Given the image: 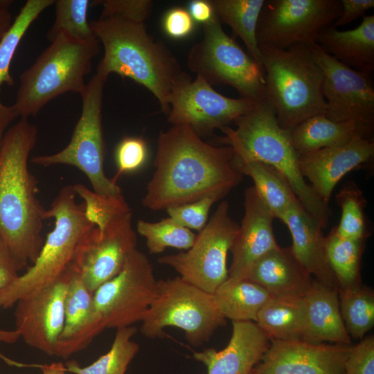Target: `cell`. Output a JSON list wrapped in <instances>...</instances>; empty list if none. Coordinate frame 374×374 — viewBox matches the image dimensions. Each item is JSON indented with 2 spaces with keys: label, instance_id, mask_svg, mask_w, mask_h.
<instances>
[{
  "label": "cell",
  "instance_id": "obj_1",
  "mask_svg": "<svg viewBox=\"0 0 374 374\" xmlns=\"http://www.w3.org/2000/svg\"><path fill=\"white\" fill-rule=\"evenodd\" d=\"M154 166L142 200L143 206L151 211L207 197L217 202L240 184L244 176L231 146L211 145L184 125L160 132Z\"/></svg>",
  "mask_w": 374,
  "mask_h": 374
},
{
  "label": "cell",
  "instance_id": "obj_2",
  "mask_svg": "<svg viewBox=\"0 0 374 374\" xmlns=\"http://www.w3.org/2000/svg\"><path fill=\"white\" fill-rule=\"evenodd\" d=\"M37 138L36 125L21 118L5 132L0 152V237L21 269L35 262L44 243L46 209L28 166Z\"/></svg>",
  "mask_w": 374,
  "mask_h": 374
},
{
  "label": "cell",
  "instance_id": "obj_3",
  "mask_svg": "<svg viewBox=\"0 0 374 374\" xmlns=\"http://www.w3.org/2000/svg\"><path fill=\"white\" fill-rule=\"evenodd\" d=\"M90 26L104 48L96 71L107 77L115 73L145 87L167 115L173 88L188 74L166 45L149 34L145 23L100 17Z\"/></svg>",
  "mask_w": 374,
  "mask_h": 374
},
{
  "label": "cell",
  "instance_id": "obj_4",
  "mask_svg": "<svg viewBox=\"0 0 374 374\" xmlns=\"http://www.w3.org/2000/svg\"><path fill=\"white\" fill-rule=\"evenodd\" d=\"M234 123L235 129L229 126L221 129L224 136L218 143L231 146L238 159L261 161L277 170L286 179L304 209L323 229L326 228L332 211L303 177L290 130L280 126L275 110L266 97Z\"/></svg>",
  "mask_w": 374,
  "mask_h": 374
},
{
  "label": "cell",
  "instance_id": "obj_5",
  "mask_svg": "<svg viewBox=\"0 0 374 374\" xmlns=\"http://www.w3.org/2000/svg\"><path fill=\"white\" fill-rule=\"evenodd\" d=\"M265 78V97L278 124L291 130L309 118L325 114L323 72L310 46L287 49L259 46Z\"/></svg>",
  "mask_w": 374,
  "mask_h": 374
},
{
  "label": "cell",
  "instance_id": "obj_6",
  "mask_svg": "<svg viewBox=\"0 0 374 374\" xmlns=\"http://www.w3.org/2000/svg\"><path fill=\"white\" fill-rule=\"evenodd\" d=\"M100 43L96 37L77 40L60 33L35 62L19 76V87L12 105L17 117L35 116L51 100L68 92L80 95L86 87L84 77Z\"/></svg>",
  "mask_w": 374,
  "mask_h": 374
},
{
  "label": "cell",
  "instance_id": "obj_7",
  "mask_svg": "<svg viewBox=\"0 0 374 374\" xmlns=\"http://www.w3.org/2000/svg\"><path fill=\"white\" fill-rule=\"evenodd\" d=\"M76 196L73 185H68L53 200L45 219H54V228L35 262L0 289V310L11 308L21 299L53 283L71 264L80 242L95 226L87 219L84 203L78 204Z\"/></svg>",
  "mask_w": 374,
  "mask_h": 374
},
{
  "label": "cell",
  "instance_id": "obj_8",
  "mask_svg": "<svg viewBox=\"0 0 374 374\" xmlns=\"http://www.w3.org/2000/svg\"><path fill=\"white\" fill-rule=\"evenodd\" d=\"M107 76L100 71L92 76L80 94V116L69 144L60 152L39 155L31 161L41 166L57 164L77 168L88 178L93 191L103 197L122 195L121 188L104 171L105 146L102 125L103 89Z\"/></svg>",
  "mask_w": 374,
  "mask_h": 374
},
{
  "label": "cell",
  "instance_id": "obj_9",
  "mask_svg": "<svg viewBox=\"0 0 374 374\" xmlns=\"http://www.w3.org/2000/svg\"><path fill=\"white\" fill-rule=\"evenodd\" d=\"M225 319L213 294L179 276L157 281V296L141 321V332L156 338L163 334L164 328L176 327L184 331L190 344L199 346L224 326Z\"/></svg>",
  "mask_w": 374,
  "mask_h": 374
},
{
  "label": "cell",
  "instance_id": "obj_10",
  "mask_svg": "<svg viewBox=\"0 0 374 374\" xmlns=\"http://www.w3.org/2000/svg\"><path fill=\"white\" fill-rule=\"evenodd\" d=\"M187 65L211 86H230L254 102L265 97L263 68L224 32L215 14L203 24L202 38L190 48Z\"/></svg>",
  "mask_w": 374,
  "mask_h": 374
},
{
  "label": "cell",
  "instance_id": "obj_11",
  "mask_svg": "<svg viewBox=\"0 0 374 374\" xmlns=\"http://www.w3.org/2000/svg\"><path fill=\"white\" fill-rule=\"evenodd\" d=\"M238 227L229 214V203L223 201L186 251L163 256L158 262L171 267L190 284L213 294L229 277L226 258Z\"/></svg>",
  "mask_w": 374,
  "mask_h": 374
},
{
  "label": "cell",
  "instance_id": "obj_12",
  "mask_svg": "<svg viewBox=\"0 0 374 374\" xmlns=\"http://www.w3.org/2000/svg\"><path fill=\"white\" fill-rule=\"evenodd\" d=\"M340 13V0L265 1L256 28L258 46L278 49L312 46Z\"/></svg>",
  "mask_w": 374,
  "mask_h": 374
},
{
  "label": "cell",
  "instance_id": "obj_13",
  "mask_svg": "<svg viewBox=\"0 0 374 374\" xmlns=\"http://www.w3.org/2000/svg\"><path fill=\"white\" fill-rule=\"evenodd\" d=\"M157 292L152 265L134 249L122 270L93 293L95 309L105 328H122L141 321Z\"/></svg>",
  "mask_w": 374,
  "mask_h": 374
},
{
  "label": "cell",
  "instance_id": "obj_14",
  "mask_svg": "<svg viewBox=\"0 0 374 374\" xmlns=\"http://www.w3.org/2000/svg\"><path fill=\"white\" fill-rule=\"evenodd\" d=\"M323 72L325 116L335 122H353L361 136L373 139L374 87L371 73L354 69L324 52L317 44L310 46Z\"/></svg>",
  "mask_w": 374,
  "mask_h": 374
},
{
  "label": "cell",
  "instance_id": "obj_15",
  "mask_svg": "<svg viewBox=\"0 0 374 374\" xmlns=\"http://www.w3.org/2000/svg\"><path fill=\"white\" fill-rule=\"evenodd\" d=\"M136 244L130 210L91 229L80 242L72 265L93 294L122 270Z\"/></svg>",
  "mask_w": 374,
  "mask_h": 374
},
{
  "label": "cell",
  "instance_id": "obj_16",
  "mask_svg": "<svg viewBox=\"0 0 374 374\" xmlns=\"http://www.w3.org/2000/svg\"><path fill=\"white\" fill-rule=\"evenodd\" d=\"M256 102L231 98L216 91L201 76L188 75L173 88L167 120L172 125L189 126L201 138L215 129L229 126Z\"/></svg>",
  "mask_w": 374,
  "mask_h": 374
},
{
  "label": "cell",
  "instance_id": "obj_17",
  "mask_svg": "<svg viewBox=\"0 0 374 374\" xmlns=\"http://www.w3.org/2000/svg\"><path fill=\"white\" fill-rule=\"evenodd\" d=\"M72 271L71 264L53 283L16 303L15 330L26 344L49 356H55L64 328L65 296Z\"/></svg>",
  "mask_w": 374,
  "mask_h": 374
},
{
  "label": "cell",
  "instance_id": "obj_18",
  "mask_svg": "<svg viewBox=\"0 0 374 374\" xmlns=\"http://www.w3.org/2000/svg\"><path fill=\"white\" fill-rule=\"evenodd\" d=\"M351 345L271 340L256 374H344Z\"/></svg>",
  "mask_w": 374,
  "mask_h": 374
},
{
  "label": "cell",
  "instance_id": "obj_19",
  "mask_svg": "<svg viewBox=\"0 0 374 374\" xmlns=\"http://www.w3.org/2000/svg\"><path fill=\"white\" fill-rule=\"evenodd\" d=\"M373 139L355 136L344 145L299 156V168L315 194L328 204L337 183L348 172L371 163Z\"/></svg>",
  "mask_w": 374,
  "mask_h": 374
},
{
  "label": "cell",
  "instance_id": "obj_20",
  "mask_svg": "<svg viewBox=\"0 0 374 374\" xmlns=\"http://www.w3.org/2000/svg\"><path fill=\"white\" fill-rule=\"evenodd\" d=\"M243 206L244 215L230 249L231 278H244L257 260L279 246L273 229L275 217L253 186L244 190Z\"/></svg>",
  "mask_w": 374,
  "mask_h": 374
},
{
  "label": "cell",
  "instance_id": "obj_21",
  "mask_svg": "<svg viewBox=\"0 0 374 374\" xmlns=\"http://www.w3.org/2000/svg\"><path fill=\"white\" fill-rule=\"evenodd\" d=\"M72 267L64 301V326L55 352V356L64 359L87 347L105 329L95 309L93 294Z\"/></svg>",
  "mask_w": 374,
  "mask_h": 374
},
{
  "label": "cell",
  "instance_id": "obj_22",
  "mask_svg": "<svg viewBox=\"0 0 374 374\" xmlns=\"http://www.w3.org/2000/svg\"><path fill=\"white\" fill-rule=\"evenodd\" d=\"M228 345L221 350L208 348L194 353L207 374H249L269 346V339L254 321H232Z\"/></svg>",
  "mask_w": 374,
  "mask_h": 374
},
{
  "label": "cell",
  "instance_id": "obj_23",
  "mask_svg": "<svg viewBox=\"0 0 374 374\" xmlns=\"http://www.w3.org/2000/svg\"><path fill=\"white\" fill-rule=\"evenodd\" d=\"M280 220L290 232V247L297 260L312 276H315V280L337 290V283L327 258L326 236L321 225L299 202L292 206Z\"/></svg>",
  "mask_w": 374,
  "mask_h": 374
},
{
  "label": "cell",
  "instance_id": "obj_24",
  "mask_svg": "<svg viewBox=\"0 0 374 374\" xmlns=\"http://www.w3.org/2000/svg\"><path fill=\"white\" fill-rule=\"evenodd\" d=\"M244 278L261 286L271 295L296 297L305 296L313 281L291 247L280 246L257 260Z\"/></svg>",
  "mask_w": 374,
  "mask_h": 374
},
{
  "label": "cell",
  "instance_id": "obj_25",
  "mask_svg": "<svg viewBox=\"0 0 374 374\" xmlns=\"http://www.w3.org/2000/svg\"><path fill=\"white\" fill-rule=\"evenodd\" d=\"M305 300L306 321L302 340L315 344L329 341L350 345V337L340 312L337 289L313 280Z\"/></svg>",
  "mask_w": 374,
  "mask_h": 374
},
{
  "label": "cell",
  "instance_id": "obj_26",
  "mask_svg": "<svg viewBox=\"0 0 374 374\" xmlns=\"http://www.w3.org/2000/svg\"><path fill=\"white\" fill-rule=\"evenodd\" d=\"M316 44L326 53L354 69H374V15H364L355 28L339 30L332 26L323 30Z\"/></svg>",
  "mask_w": 374,
  "mask_h": 374
},
{
  "label": "cell",
  "instance_id": "obj_27",
  "mask_svg": "<svg viewBox=\"0 0 374 374\" xmlns=\"http://www.w3.org/2000/svg\"><path fill=\"white\" fill-rule=\"evenodd\" d=\"M306 321L305 296L271 295L259 310L256 323L269 340L303 339Z\"/></svg>",
  "mask_w": 374,
  "mask_h": 374
},
{
  "label": "cell",
  "instance_id": "obj_28",
  "mask_svg": "<svg viewBox=\"0 0 374 374\" xmlns=\"http://www.w3.org/2000/svg\"><path fill=\"white\" fill-rule=\"evenodd\" d=\"M271 294L245 278H229L213 293L215 304L224 319L254 321L259 310Z\"/></svg>",
  "mask_w": 374,
  "mask_h": 374
},
{
  "label": "cell",
  "instance_id": "obj_29",
  "mask_svg": "<svg viewBox=\"0 0 374 374\" xmlns=\"http://www.w3.org/2000/svg\"><path fill=\"white\" fill-rule=\"evenodd\" d=\"M356 135L361 136L353 122H335L324 114L312 116L290 130L292 143L299 156L344 145Z\"/></svg>",
  "mask_w": 374,
  "mask_h": 374
},
{
  "label": "cell",
  "instance_id": "obj_30",
  "mask_svg": "<svg viewBox=\"0 0 374 374\" xmlns=\"http://www.w3.org/2000/svg\"><path fill=\"white\" fill-rule=\"evenodd\" d=\"M235 164L243 175L251 178L253 186L275 218L279 220L289 208L299 202L286 179L271 166L235 156Z\"/></svg>",
  "mask_w": 374,
  "mask_h": 374
},
{
  "label": "cell",
  "instance_id": "obj_31",
  "mask_svg": "<svg viewBox=\"0 0 374 374\" xmlns=\"http://www.w3.org/2000/svg\"><path fill=\"white\" fill-rule=\"evenodd\" d=\"M265 1L210 0L220 22L231 28L244 43L250 56L261 67V54L256 39V28Z\"/></svg>",
  "mask_w": 374,
  "mask_h": 374
},
{
  "label": "cell",
  "instance_id": "obj_32",
  "mask_svg": "<svg viewBox=\"0 0 374 374\" xmlns=\"http://www.w3.org/2000/svg\"><path fill=\"white\" fill-rule=\"evenodd\" d=\"M366 240H351L339 236L335 227L326 236V251L338 290H347L362 284L361 260Z\"/></svg>",
  "mask_w": 374,
  "mask_h": 374
},
{
  "label": "cell",
  "instance_id": "obj_33",
  "mask_svg": "<svg viewBox=\"0 0 374 374\" xmlns=\"http://www.w3.org/2000/svg\"><path fill=\"white\" fill-rule=\"evenodd\" d=\"M136 332V328L133 326L116 329L107 353L85 367H81L75 361L67 362L66 371L74 374H125L139 350V344L132 340Z\"/></svg>",
  "mask_w": 374,
  "mask_h": 374
},
{
  "label": "cell",
  "instance_id": "obj_34",
  "mask_svg": "<svg viewBox=\"0 0 374 374\" xmlns=\"http://www.w3.org/2000/svg\"><path fill=\"white\" fill-rule=\"evenodd\" d=\"M337 291L346 330L350 338L362 340L374 326L373 291L362 284Z\"/></svg>",
  "mask_w": 374,
  "mask_h": 374
},
{
  "label": "cell",
  "instance_id": "obj_35",
  "mask_svg": "<svg viewBox=\"0 0 374 374\" xmlns=\"http://www.w3.org/2000/svg\"><path fill=\"white\" fill-rule=\"evenodd\" d=\"M54 3L53 0H28L2 37L0 42V90L3 84L8 86L14 84L10 73V64L24 35L38 16ZM1 103L0 100V105Z\"/></svg>",
  "mask_w": 374,
  "mask_h": 374
},
{
  "label": "cell",
  "instance_id": "obj_36",
  "mask_svg": "<svg viewBox=\"0 0 374 374\" xmlns=\"http://www.w3.org/2000/svg\"><path fill=\"white\" fill-rule=\"evenodd\" d=\"M336 202L341 210L340 222L335 227L337 233L346 239L366 240V199L362 190L355 183L346 182L336 195Z\"/></svg>",
  "mask_w": 374,
  "mask_h": 374
},
{
  "label": "cell",
  "instance_id": "obj_37",
  "mask_svg": "<svg viewBox=\"0 0 374 374\" xmlns=\"http://www.w3.org/2000/svg\"><path fill=\"white\" fill-rule=\"evenodd\" d=\"M136 231L144 237L150 253L163 252L167 247L188 249L194 243L196 234L173 222L169 217L156 222L139 220Z\"/></svg>",
  "mask_w": 374,
  "mask_h": 374
},
{
  "label": "cell",
  "instance_id": "obj_38",
  "mask_svg": "<svg viewBox=\"0 0 374 374\" xmlns=\"http://www.w3.org/2000/svg\"><path fill=\"white\" fill-rule=\"evenodd\" d=\"M55 18L47 33L51 41L58 33H63L80 41L96 38L88 21L87 14L91 2L89 0L55 1Z\"/></svg>",
  "mask_w": 374,
  "mask_h": 374
},
{
  "label": "cell",
  "instance_id": "obj_39",
  "mask_svg": "<svg viewBox=\"0 0 374 374\" xmlns=\"http://www.w3.org/2000/svg\"><path fill=\"white\" fill-rule=\"evenodd\" d=\"M78 196L83 199L87 219L95 226H100L116 215L131 208L123 194L116 197H103L81 184L73 185Z\"/></svg>",
  "mask_w": 374,
  "mask_h": 374
},
{
  "label": "cell",
  "instance_id": "obj_40",
  "mask_svg": "<svg viewBox=\"0 0 374 374\" xmlns=\"http://www.w3.org/2000/svg\"><path fill=\"white\" fill-rule=\"evenodd\" d=\"M147 155V145L143 139L136 136L124 137L115 150L117 173L113 179L116 181L121 175L140 169L145 164Z\"/></svg>",
  "mask_w": 374,
  "mask_h": 374
},
{
  "label": "cell",
  "instance_id": "obj_41",
  "mask_svg": "<svg viewBox=\"0 0 374 374\" xmlns=\"http://www.w3.org/2000/svg\"><path fill=\"white\" fill-rule=\"evenodd\" d=\"M215 202L214 199L207 197L168 208L166 211L168 217L175 224L199 231L207 223L210 209Z\"/></svg>",
  "mask_w": 374,
  "mask_h": 374
},
{
  "label": "cell",
  "instance_id": "obj_42",
  "mask_svg": "<svg viewBox=\"0 0 374 374\" xmlns=\"http://www.w3.org/2000/svg\"><path fill=\"white\" fill-rule=\"evenodd\" d=\"M92 3L102 5L100 17H117L135 23H145L153 7L150 0H106Z\"/></svg>",
  "mask_w": 374,
  "mask_h": 374
},
{
  "label": "cell",
  "instance_id": "obj_43",
  "mask_svg": "<svg viewBox=\"0 0 374 374\" xmlns=\"http://www.w3.org/2000/svg\"><path fill=\"white\" fill-rule=\"evenodd\" d=\"M344 374H374V337H364L352 346L345 363Z\"/></svg>",
  "mask_w": 374,
  "mask_h": 374
},
{
  "label": "cell",
  "instance_id": "obj_44",
  "mask_svg": "<svg viewBox=\"0 0 374 374\" xmlns=\"http://www.w3.org/2000/svg\"><path fill=\"white\" fill-rule=\"evenodd\" d=\"M21 268L18 265L8 246L0 237V289L9 285L19 275ZM20 338L17 330L0 329V344H15Z\"/></svg>",
  "mask_w": 374,
  "mask_h": 374
},
{
  "label": "cell",
  "instance_id": "obj_45",
  "mask_svg": "<svg viewBox=\"0 0 374 374\" xmlns=\"http://www.w3.org/2000/svg\"><path fill=\"white\" fill-rule=\"evenodd\" d=\"M163 27L169 37L181 39L192 33L195 27V21L187 9L175 7L168 10L164 15Z\"/></svg>",
  "mask_w": 374,
  "mask_h": 374
},
{
  "label": "cell",
  "instance_id": "obj_46",
  "mask_svg": "<svg viewBox=\"0 0 374 374\" xmlns=\"http://www.w3.org/2000/svg\"><path fill=\"white\" fill-rule=\"evenodd\" d=\"M341 13L331 25L333 28L348 24L374 7V0H340Z\"/></svg>",
  "mask_w": 374,
  "mask_h": 374
},
{
  "label": "cell",
  "instance_id": "obj_47",
  "mask_svg": "<svg viewBox=\"0 0 374 374\" xmlns=\"http://www.w3.org/2000/svg\"><path fill=\"white\" fill-rule=\"evenodd\" d=\"M188 10L195 21L202 24L208 22L215 15L210 0H193L188 3Z\"/></svg>",
  "mask_w": 374,
  "mask_h": 374
},
{
  "label": "cell",
  "instance_id": "obj_48",
  "mask_svg": "<svg viewBox=\"0 0 374 374\" xmlns=\"http://www.w3.org/2000/svg\"><path fill=\"white\" fill-rule=\"evenodd\" d=\"M12 3L10 0H0V42L12 24L9 9Z\"/></svg>",
  "mask_w": 374,
  "mask_h": 374
},
{
  "label": "cell",
  "instance_id": "obj_49",
  "mask_svg": "<svg viewBox=\"0 0 374 374\" xmlns=\"http://www.w3.org/2000/svg\"><path fill=\"white\" fill-rule=\"evenodd\" d=\"M17 118L12 106L0 105V152L3 133L8 125Z\"/></svg>",
  "mask_w": 374,
  "mask_h": 374
},
{
  "label": "cell",
  "instance_id": "obj_50",
  "mask_svg": "<svg viewBox=\"0 0 374 374\" xmlns=\"http://www.w3.org/2000/svg\"><path fill=\"white\" fill-rule=\"evenodd\" d=\"M42 374H66V366L62 362H55L50 364H42L38 366Z\"/></svg>",
  "mask_w": 374,
  "mask_h": 374
},
{
  "label": "cell",
  "instance_id": "obj_51",
  "mask_svg": "<svg viewBox=\"0 0 374 374\" xmlns=\"http://www.w3.org/2000/svg\"><path fill=\"white\" fill-rule=\"evenodd\" d=\"M249 374H256L253 368L251 370V371L249 373Z\"/></svg>",
  "mask_w": 374,
  "mask_h": 374
},
{
  "label": "cell",
  "instance_id": "obj_52",
  "mask_svg": "<svg viewBox=\"0 0 374 374\" xmlns=\"http://www.w3.org/2000/svg\"><path fill=\"white\" fill-rule=\"evenodd\" d=\"M1 355L0 354V357H1Z\"/></svg>",
  "mask_w": 374,
  "mask_h": 374
}]
</instances>
